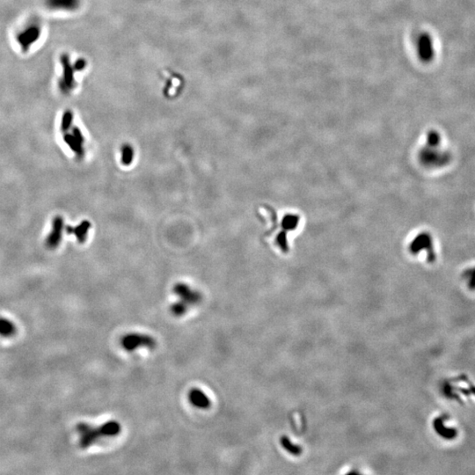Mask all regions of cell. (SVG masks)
Listing matches in <instances>:
<instances>
[{"mask_svg": "<svg viewBox=\"0 0 475 475\" xmlns=\"http://www.w3.org/2000/svg\"><path fill=\"white\" fill-rule=\"evenodd\" d=\"M173 292L179 296L180 300L186 303L188 306V305L190 306L197 305L202 301V295L200 292L193 290L192 288L188 286V284H182V283L175 284L173 287Z\"/></svg>", "mask_w": 475, "mask_h": 475, "instance_id": "7", "label": "cell"}, {"mask_svg": "<svg viewBox=\"0 0 475 475\" xmlns=\"http://www.w3.org/2000/svg\"><path fill=\"white\" fill-rule=\"evenodd\" d=\"M90 227H91V224L88 221H83L81 225L77 226V227H75V228L67 227V232L68 233H74L76 237H77V241L82 243L87 239V233H88Z\"/></svg>", "mask_w": 475, "mask_h": 475, "instance_id": "14", "label": "cell"}, {"mask_svg": "<svg viewBox=\"0 0 475 475\" xmlns=\"http://www.w3.org/2000/svg\"><path fill=\"white\" fill-rule=\"evenodd\" d=\"M438 146H429L421 152V160L424 165L430 167H442L450 163L451 156L447 151L438 150Z\"/></svg>", "mask_w": 475, "mask_h": 475, "instance_id": "3", "label": "cell"}, {"mask_svg": "<svg viewBox=\"0 0 475 475\" xmlns=\"http://www.w3.org/2000/svg\"><path fill=\"white\" fill-rule=\"evenodd\" d=\"M60 62L62 65V77L59 81V89L63 93H69L75 87L74 71H76L74 65H71L70 62L68 55H63L60 58Z\"/></svg>", "mask_w": 475, "mask_h": 475, "instance_id": "5", "label": "cell"}, {"mask_svg": "<svg viewBox=\"0 0 475 475\" xmlns=\"http://www.w3.org/2000/svg\"><path fill=\"white\" fill-rule=\"evenodd\" d=\"M17 327L14 322L9 319L0 317V337L11 338L15 335Z\"/></svg>", "mask_w": 475, "mask_h": 475, "instance_id": "13", "label": "cell"}, {"mask_svg": "<svg viewBox=\"0 0 475 475\" xmlns=\"http://www.w3.org/2000/svg\"><path fill=\"white\" fill-rule=\"evenodd\" d=\"M42 34V28L38 24H30L27 26L17 34V43L23 52L30 50L33 45L37 42Z\"/></svg>", "mask_w": 475, "mask_h": 475, "instance_id": "4", "label": "cell"}, {"mask_svg": "<svg viewBox=\"0 0 475 475\" xmlns=\"http://www.w3.org/2000/svg\"><path fill=\"white\" fill-rule=\"evenodd\" d=\"M121 430V424L116 421H110L103 423L98 428H94L88 423H78L77 425V431L80 435L78 444L82 449H87L95 444L101 438L119 435Z\"/></svg>", "mask_w": 475, "mask_h": 475, "instance_id": "1", "label": "cell"}, {"mask_svg": "<svg viewBox=\"0 0 475 475\" xmlns=\"http://www.w3.org/2000/svg\"><path fill=\"white\" fill-rule=\"evenodd\" d=\"M432 239L430 235L427 233H421L418 235L411 245V251L413 253H418L421 251L425 250L428 253L429 262L435 260V253L433 249Z\"/></svg>", "mask_w": 475, "mask_h": 475, "instance_id": "8", "label": "cell"}, {"mask_svg": "<svg viewBox=\"0 0 475 475\" xmlns=\"http://www.w3.org/2000/svg\"><path fill=\"white\" fill-rule=\"evenodd\" d=\"M133 149L130 145H126L122 148V162L124 165H130L133 161Z\"/></svg>", "mask_w": 475, "mask_h": 475, "instance_id": "16", "label": "cell"}, {"mask_svg": "<svg viewBox=\"0 0 475 475\" xmlns=\"http://www.w3.org/2000/svg\"><path fill=\"white\" fill-rule=\"evenodd\" d=\"M188 401L194 407L200 409H207L210 407V400L201 389L193 388L188 392Z\"/></svg>", "mask_w": 475, "mask_h": 475, "instance_id": "12", "label": "cell"}, {"mask_svg": "<svg viewBox=\"0 0 475 475\" xmlns=\"http://www.w3.org/2000/svg\"><path fill=\"white\" fill-rule=\"evenodd\" d=\"M64 228V221L61 216H56L53 220L52 231L47 239V246L50 248H56L62 239V231Z\"/></svg>", "mask_w": 475, "mask_h": 475, "instance_id": "10", "label": "cell"}, {"mask_svg": "<svg viewBox=\"0 0 475 475\" xmlns=\"http://www.w3.org/2000/svg\"><path fill=\"white\" fill-rule=\"evenodd\" d=\"M72 121H73V114L71 111L65 112L63 115L62 122H61V129L63 131H66L71 128Z\"/></svg>", "mask_w": 475, "mask_h": 475, "instance_id": "17", "label": "cell"}, {"mask_svg": "<svg viewBox=\"0 0 475 475\" xmlns=\"http://www.w3.org/2000/svg\"><path fill=\"white\" fill-rule=\"evenodd\" d=\"M81 5V0H45V6L49 9L72 12Z\"/></svg>", "mask_w": 475, "mask_h": 475, "instance_id": "9", "label": "cell"}, {"mask_svg": "<svg viewBox=\"0 0 475 475\" xmlns=\"http://www.w3.org/2000/svg\"><path fill=\"white\" fill-rule=\"evenodd\" d=\"M188 305L186 303L180 300L179 302L174 303L171 306L170 311H171L173 316L182 317V316L185 314L187 310H188Z\"/></svg>", "mask_w": 475, "mask_h": 475, "instance_id": "15", "label": "cell"}, {"mask_svg": "<svg viewBox=\"0 0 475 475\" xmlns=\"http://www.w3.org/2000/svg\"><path fill=\"white\" fill-rule=\"evenodd\" d=\"M417 50L418 56L422 62L425 64L431 62L435 56V51L430 34L428 33H422L420 34L417 41Z\"/></svg>", "mask_w": 475, "mask_h": 475, "instance_id": "6", "label": "cell"}, {"mask_svg": "<svg viewBox=\"0 0 475 475\" xmlns=\"http://www.w3.org/2000/svg\"><path fill=\"white\" fill-rule=\"evenodd\" d=\"M121 345L127 351H134L138 348L153 349L157 345L156 340L144 333H128L121 341Z\"/></svg>", "mask_w": 475, "mask_h": 475, "instance_id": "2", "label": "cell"}, {"mask_svg": "<svg viewBox=\"0 0 475 475\" xmlns=\"http://www.w3.org/2000/svg\"><path fill=\"white\" fill-rule=\"evenodd\" d=\"M466 278H467L469 281V286L474 289L475 288V268L469 269L466 273Z\"/></svg>", "mask_w": 475, "mask_h": 475, "instance_id": "18", "label": "cell"}, {"mask_svg": "<svg viewBox=\"0 0 475 475\" xmlns=\"http://www.w3.org/2000/svg\"><path fill=\"white\" fill-rule=\"evenodd\" d=\"M65 141L77 156L83 155L84 137L81 130L77 128H74L71 134L65 136Z\"/></svg>", "mask_w": 475, "mask_h": 475, "instance_id": "11", "label": "cell"}]
</instances>
